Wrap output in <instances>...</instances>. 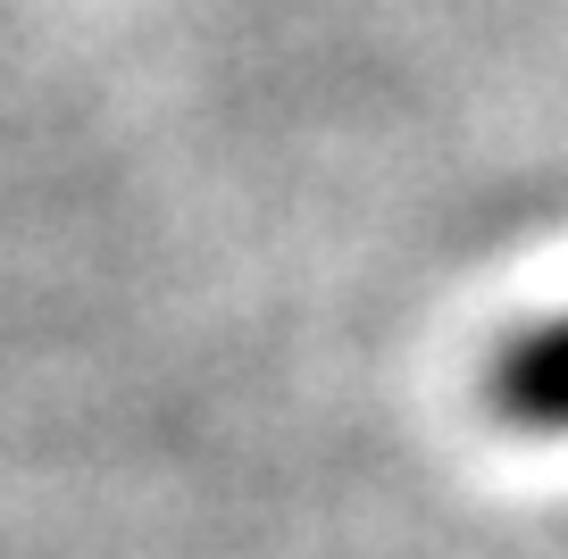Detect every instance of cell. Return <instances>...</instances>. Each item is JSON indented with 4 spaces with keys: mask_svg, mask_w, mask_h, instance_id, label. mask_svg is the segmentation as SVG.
<instances>
[{
    "mask_svg": "<svg viewBox=\"0 0 568 559\" xmlns=\"http://www.w3.org/2000/svg\"><path fill=\"white\" fill-rule=\"evenodd\" d=\"M485 409H494L510 435H544L568 443V309L518 326L510 343L485 367Z\"/></svg>",
    "mask_w": 568,
    "mask_h": 559,
    "instance_id": "6da1fadb",
    "label": "cell"
}]
</instances>
